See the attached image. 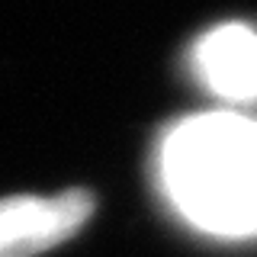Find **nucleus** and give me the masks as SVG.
<instances>
[{
    "label": "nucleus",
    "mask_w": 257,
    "mask_h": 257,
    "mask_svg": "<svg viewBox=\"0 0 257 257\" xmlns=\"http://www.w3.org/2000/svg\"><path fill=\"white\" fill-rule=\"evenodd\" d=\"M161 180L177 212L212 235L257 231V122L209 112L174 125L161 145Z\"/></svg>",
    "instance_id": "nucleus-1"
},
{
    "label": "nucleus",
    "mask_w": 257,
    "mask_h": 257,
    "mask_svg": "<svg viewBox=\"0 0 257 257\" xmlns=\"http://www.w3.org/2000/svg\"><path fill=\"white\" fill-rule=\"evenodd\" d=\"M203 84L222 100H257V32L244 23H225L206 32L193 48Z\"/></svg>",
    "instance_id": "nucleus-3"
},
{
    "label": "nucleus",
    "mask_w": 257,
    "mask_h": 257,
    "mask_svg": "<svg viewBox=\"0 0 257 257\" xmlns=\"http://www.w3.org/2000/svg\"><path fill=\"white\" fill-rule=\"evenodd\" d=\"M93 206V193L80 187L0 199V257H36L64 244L87 225Z\"/></svg>",
    "instance_id": "nucleus-2"
}]
</instances>
